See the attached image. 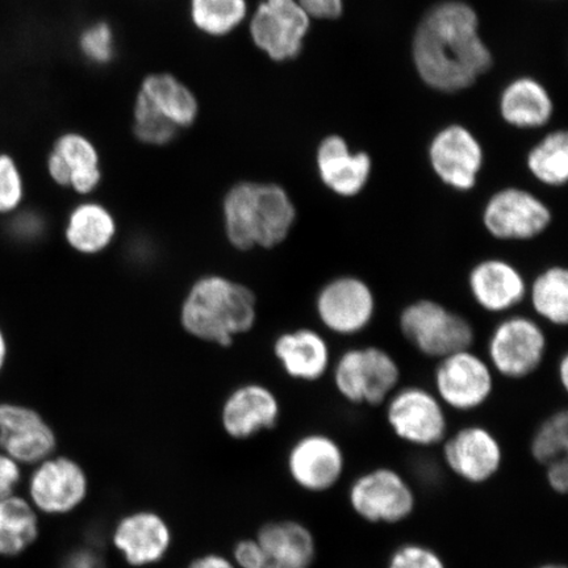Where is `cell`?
Returning a JSON list of instances; mask_svg holds the SVG:
<instances>
[{"mask_svg": "<svg viewBox=\"0 0 568 568\" xmlns=\"http://www.w3.org/2000/svg\"><path fill=\"white\" fill-rule=\"evenodd\" d=\"M418 73L433 89L471 87L493 65L478 33L477 13L462 2L439 3L426 13L414 41Z\"/></svg>", "mask_w": 568, "mask_h": 568, "instance_id": "6da1fadb", "label": "cell"}, {"mask_svg": "<svg viewBox=\"0 0 568 568\" xmlns=\"http://www.w3.org/2000/svg\"><path fill=\"white\" fill-rule=\"evenodd\" d=\"M223 220L226 240L237 251L274 248L290 237L297 210L281 184L245 181L225 194Z\"/></svg>", "mask_w": 568, "mask_h": 568, "instance_id": "7a4b0ae2", "label": "cell"}, {"mask_svg": "<svg viewBox=\"0 0 568 568\" xmlns=\"http://www.w3.org/2000/svg\"><path fill=\"white\" fill-rule=\"evenodd\" d=\"M255 320L257 300L253 291L222 275L199 278L181 308V324L189 335L224 347L252 331Z\"/></svg>", "mask_w": 568, "mask_h": 568, "instance_id": "3957f363", "label": "cell"}, {"mask_svg": "<svg viewBox=\"0 0 568 568\" xmlns=\"http://www.w3.org/2000/svg\"><path fill=\"white\" fill-rule=\"evenodd\" d=\"M331 373L339 396L354 406H382L399 388L402 379V368L394 355L375 345L341 353Z\"/></svg>", "mask_w": 568, "mask_h": 568, "instance_id": "277c9868", "label": "cell"}, {"mask_svg": "<svg viewBox=\"0 0 568 568\" xmlns=\"http://www.w3.org/2000/svg\"><path fill=\"white\" fill-rule=\"evenodd\" d=\"M399 328L418 353L437 361L471 349L477 338L470 320L435 300L407 304L400 312Z\"/></svg>", "mask_w": 568, "mask_h": 568, "instance_id": "5b68a950", "label": "cell"}, {"mask_svg": "<svg viewBox=\"0 0 568 568\" xmlns=\"http://www.w3.org/2000/svg\"><path fill=\"white\" fill-rule=\"evenodd\" d=\"M548 347V335L541 322L509 314L495 325L488 337L487 361L501 378L527 379L542 366Z\"/></svg>", "mask_w": 568, "mask_h": 568, "instance_id": "8992f818", "label": "cell"}, {"mask_svg": "<svg viewBox=\"0 0 568 568\" xmlns=\"http://www.w3.org/2000/svg\"><path fill=\"white\" fill-rule=\"evenodd\" d=\"M483 229L500 243H529L552 224L550 205L531 191L517 186L495 191L481 209Z\"/></svg>", "mask_w": 568, "mask_h": 568, "instance_id": "52a82bcc", "label": "cell"}, {"mask_svg": "<svg viewBox=\"0 0 568 568\" xmlns=\"http://www.w3.org/2000/svg\"><path fill=\"white\" fill-rule=\"evenodd\" d=\"M378 301L373 287L361 276L344 274L323 284L315 300L318 323L331 335H361L374 322Z\"/></svg>", "mask_w": 568, "mask_h": 568, "instance_id": "ba28073f", "label": "cell"}, {"mask_svg": "<svg viewBox=\"0 0 568 568\" xmlns=\"http://www.w3.org/2000/svg\"><path fill=\"white\" fill-rule=\"evenodd\" d=\"M27 491L28 501L39 515L68 516L87 503L89 474L74 458L53 454L33 466Z\"/></svg>", "mask_w": 568, "mask_h": 568, "instance_id": "9c48e42d", "label": "cell"}, {"mask_svg": "<svg viewBox=\"0 0 568 568\" xmlns=\"http://www.w3.org/2000/svg\"><path fill=\"white\" fill-rule=\"evenodd\" d=\"M496 374L487 358L471 349L438 359L433 386L446 409L473 412L491 399Z\"/></svg>", "mask_w": 568, "mask_h": 568, "instance_id": "30bf717a", "label": "cell"}, {"mask_svg": "<svg viewBox=\"0 0 568 568\" xmlns=\"http://www.w3.org/2000/svg\"><path fill=\"white\" fill-rule=\"evenodd\" d=\"M385 404L389 428L402 442L418 447L445 442L449 424L446 408L435 390L422 386L399 387Z\"/></svg>", "mask_w": 568, "mask_h": 568, "instance_id": "8fae6325", "label": "cell"}, {"mask_svg": "<svg viewBox=\"0 0 568 568\" xmlns=\"http://www.w3.org/2000/svg\"><path fill=\"white\" fill-rule=\"evenodd\" d=\"M349 503L367 523L399 524L415 513L416 495L400 473L378 467L353 480Z\"/></svg>", "mask_w": 568, "mask_h": 568, "instance_id": "7c38bea8", "label": "cell"}, {"mask_svg": "<svg viewBox=\"0 0 568 568\" xmlns=\"http://www.w3.org/2000/svg\"><path fill=\"white\" fill-rule=\"evenodd\" d=\"M310 30V16L297 0H262L251 21L254 44L274 61L295 59Z\"/></svg>", "mask_w": 568, "mask_h": 568, "instance_id": "4fadbf2b", "label": "cell"}, {"mask_svg": "<svg viewBox=\"0 0 568 568\" xmlns=\"http://www.w3.org/2000/svg\"><path fill=\"white\" fill-rule=\"evenodd\" d=\"M173 541V529L166 518L149 509L120 517L111 531L113 549L133 568L161 564L172 550Z\"/></svg>", "mask_w": 568, "mask_h": 568, "instance_id": "5bb4252c", "label": "cell"}, {"mask_svg": "<svg viewBox=\"0 0 568 568\" xmlns=\"http://www.w3.org/2000/svg\"><path fill=\"white\" fill-rule=\"evenodd\" d=\"M429 161L433 172L446 187L466 194L477 187L485 153L470 131L450 125L432 140Z\"/></svg>", "mask_w": 568, "mask_h": 568, "instance_id": "9a60e30c", "label": "cell"}, {"mask_svg": "<svg viewBox=\"0 0 568 568\" xmlns=\"http://www.w3.org/2000/svg\"><path fill=\"white\" fill-rule=\"evenodd\" d=\"M287 471L297 487L323 494L338 485L345 471L344 450L325 433H308L290 447Z\"/></svg>", "mask_w": 568, "mask_h": 568, "instance_id": "2e32d148", "label": "cell"}, {"mask_svg": "<svg viewBox=\"0 0 568 568\" xmlns=\"http://www.w3.org/2000/svg\"><path fill=\"white\" fill-rule=\"evenodd\" d=\"M55 432L38 410L0 403V450L17 464L34 466L53 456Z\"/></svg>", "mask_w": 568, "mask_h": 568, "instance_id": "e0dca14e", "label": "cell"}, {"mask_svg": "<svg viewBox=\"0 0 568 568\" xmlns=\"http://www.w3.org/2000/svg\"><path fill=\"white\" fill-rule=\"evenodd\" d=\"M471 300L491 315H509L527 301L528 281L514 262L489 257L475 264L467 275Z\"/></svg>", "mask_w": 568, "mask_h": 568, "instance_id": "ac0fdd59", "label": "cell"}, {"mask_svg": "<svg viewBox=\"0 0 568 568\" xmlns=\"http://www.w3.org/2000/svg\"><path fill=\"white\" fill-rule=\"evenodd\" d=\"M444 460L459 479L470 485H485L499 473L503 449L499 439L486 426L468 425L445 438Z\"/></svg>", "mask_w": 568, "mask_h": 568, "instance_id": "d6986e66", "label": "cell"}, {"mask_svg": "<svg viewBox=\"0 0 568 568\" xmlns=\"http://www.w3.org/2000/svg\"><path fill=\"white\" fill-rule=\"evenodd\" d=\"M280 417L281 403L273 390L258 383H248L226 397L220 422L226 436L245 442L275 428Z\"/></svg>", "mask_w": 568, "mask_h": 568, "instance_id": "ffe728a7", "label": "cell"}, {"mask_svg": "<svg viewBox=\"0 0 568 568\" xmlns=\"http://www.w3.org/2000/svg\"><path fill=\"white\" fill-rule=\"evenodd\" d=\"M320 181L333 195L354 199L364 193L373 173V161L365 152L353 153L339 136L325 138L317 148Z\"/></svg>", "mask_w": 568, "mask_h": 568, "instance_id": "44dd1931", "label": "cell"}, {"mask_svg": "<svg viewBox=\"0 0 568 568\" xmlns=\"http://www.w3.org/2000/svg\"><path fill=\"white\" fill-rule=\"evenodd\" d=\"M47 169L54 183L80 195L94 193L102 182L97 148L80 133H65L57 139Z\"/></svg>", "mask_w": 568, "mask_h": 568, "instance_id": "7402d4cb", "label": "cell"}, {"mask_svg": "<svg viewBox=\"0 0 568 568\" xmlns=\"http://www.w3.org/2000/svg\"><path fill=\"white\" fill-rule=\"evenodd\" d=\"M273 349L283 372L294 381H322L333 365L329 341L316 329L284 332L276 337Z\"/></svg>", "mask_w": 568, "mask_h": 568, "instance_id": "603a6c76", "label": "cell"}, {"mask_svg": "<svg viewBox=\"0 0 568 568\" xmlns=\"http://www.w3.org/2000/svg\"><path fill=\"white\" fill-rule=\"evenodd\" d=\"M255 538L265 551L266 568H311L315 564V537L302 523H267L262 525Z\"/></svg>", "mask_w": 568, "mask_h": 568, "instance_id": "cb8c5ba5", "label": "cell"}, {"mask_svg": "<svg viewBox=\"0 0 568 568\" xmlns=\"http://www.w3.org/2000/svg\"><path fill=\"white\" fill-rule=\"evenodd\" d=\"M136 103L178 130L193 125L199 113L193 92L172 74L146 77L141 84Z\"/></svg>", "mask_w": 568, "mask_h": 568, "instance_id": "d4e9b609", "label": "cell"}, {"mask_svg": "<svg viewBox=\"0 0 568 568\" xmlns=\"http://www.w3.org/2000/svg\"><path fill=\"white\" fill-rule=\"evenodd\" d=\"M116 232V220L109 209L101 203L83 202L70 212L65 239L77 253L95 255L113 243Z\"/></svg>", "mask_w": 568, "mask_h": 568, "instance_id": "484cf974", "label": "cell"}, {"mask_svg": "<svg viewBox=\"0 0 568 568\" xmlns=\"http://www.w3.org/2000/svg\"><path fill=\"white\" fill-rule=\"evenodd\" d=\"M39 536V514L28 499L17 495L0 499V557L21 556Z\"/></svg>", "mask_w": 568, "mask_h": 568, "instance_id": "4316f807", "label": "cell"}, {"mask_svg": "<svg viewBox=\"0 0 568 568\" xmlns=\"http://www.w3.org/2000/svg\"><path fill=\"white\" fill-rule=\"evenodd\" d=\"M527 301L538 322L552 326L568 323V270L551 265L528 282Z\"/></svg>", "mask_w": 568, "mask_h": 568, "instance_id": "83f0119b", "label": "cell"}, {"mask_svg": "<svg viewBox=\"0 0 568 568\" xmlns=\"http://www.w3.org/2000/svg\"><path fill=\"white\" fill-rule=\"evenodd\" d=\"M551 111L548 92L528 78L509 84L504 91L501 113L509 124L520 128L541 126L549 122Z\"/></svg>", "mask_w": 568, "mask_h": 568, "instance_id": "f1b7e54d", "label": "cell"}, {"mask_svg": "<svg viewBox=\"0 0 568 568\" xmlns=\"http://www.w3.org/2000/svg\"><path fill=\"white\" fill-rule=\"evenodd\" d=\"M527 165L546 187H564L568 181V136L564 131L548 134L528 154Z\"/></svg>", "mask_w": 568, "mask_h": 568, "instance_id": "f546056e", "label": "cell"}, {"mask_svg": "<svg viewBox=\"0 0 568 568\" xmlns=\"http://www.w3.org/2000/svg\"><path fill=\"white\" fill-rule=\"evenodd\" d=\"M246 0H191L190 16L199 31L209 36H225L243 23Z\"/></svg>", "mask_w": 568, "mask_h": 568, "instance_id": "4dcf8cb0", "label": "cell"}, {"mask_svg": "<svg viewBox=\"0 0 568 568\" xmlns=\"http://www.w3.org/2000/svg\"><path fill=\"white\" fill-rule=\"evenodd\" d=\"M568 449L567 412H554L538 425L530 442V453L538 464L548 466L551 462L566 457Z\"/></svg>", "mask_w": 568, "mask_h": 568, "instance_id": "1f68e13d", "label": "cell"}, {"mask_svg": "<svg viewBox=\"0 0 568 568\" xmlns=\"http://www.w3.org/2000/svg\"><path fill=\"white\" fill-rule=\"evenodd\" d=\"M80 48L82 54L90 62L104 65L115 57V33L109 23L98 21V23L84 28L80 36Z\"/></svg>", "mask_w": 568, "mask_h": 568, "instance_id": "d6a6232c", "label": "cell"}, {"mask_svg": "<svg viewBox=\"0 0 568 568\" xmlns=\"http://www.w3.org/2000/svg\"><path fill=\"white\" fill-rule=\"evenodd\" d=\"M134 124L133 130L136 138L148 145H166L172 142L178 131V128L166 122L159 116L153 115L145 106L136 103L134 104Z\"/></svg>", "mask_w": 568, "mask_h": 568, "instance_id": "836d02e7", "label": "cell"}, {"mask_svg": "<svg viewBox=\"0 0 568 568\" xmlns=\"http://www.w3.org/2000/svg\"><path fill=\"white\" fill-rule=\"evenodd\" d=\"M24 199V181L16 160L0 153V213L19 209Z\"/></svg>", "mask_w": 568, "mask_h": 568, "instance_id": "e575fe53", "label": "cell"}, {"mask_svg": "<svg viewBox=\"0 0 568 568\" xmlns=\"http://www.w3.org/2000/svg\"><path fill=\"white\" fill-rule=\"evenodd\" d=\"M387 568H446L439 554L422 544H406L390 554Z\"/></svg>", "mask_w": 568, "mask_h": 568, "instance_id": "d590c367", "label": "cell"}, {"mask_svg": "<svg viewBox=\"0 0 568 568\" xmlns=\"http://www.w3.org/2000/svg\"><path fill=\"white\" fill-rule=\"evenodd\" d=\"M232 562L236 568H266L267 559L257 538H244L233 546Z\"/></svg>", "mask_w": 568, "mask_h": 568, "instance_id": "8d00e7d4", "label": "cell"}, {"mask_svg": "<svg viewBox=\"0 0 568 568\" xmlns=\"http://www.w3.org/2000/svg\"><path fill=\"white\" fill-rule=\"evenodd\" d=\"M20 480V465L0 450V499L16 495Z\"/></svg>", "mask_w": 568, "mask_h": 568, "instance_id": "74e56055", "label": "cell"}, {"mask_svg": "<svg viewBox=\"0 0 568 568\" xmlns=\"http://www.w3.org/2000/svg\"><path fill=\"white\" fill-rule=\"evenodd\" d=\"M310 17L336 19L343 13V0H297Z\"/></svg>", "mask_w": 568, "mask_h": 568, "instance_id": "f35d334b", "label": "cell"}, {"mask_svg": "<svg viewBox=\"0 0 568 568\" xmlns=\"http://www.w3.org/2000/svg\"><path fill=\"white\" fill-rule=\"evenodd\" d=\"M61 568H102V560L94 549L77 548L63 558Z\"/></svg>", "mask_w": 568, "mask_h": 568, "instance_id": "ab89813d", "label": "cell"}, {"mask_svg": "<svg viewBox=\"0 0 568 568\" xmlns=\"http://www.w3.org/2000/svg\"><path fill=\"white\" fill-rule=\"evenodd\" d=\"M546 479L554 493L565 495L568 488V464L567 458H559L546 466Z\"/></svg>", "mask_w": 568, "mask_h": 568, "instance_id": "60d3db41", "label": "cell"}, {"mask_svg": "<svg viewBox=\"0 0 568 568\" xmlns=\"http://www.w3.org/2000/svg\"><path fill=\"white\" fill-rule=\"evenodd\" d=\"M186 568H236V566L223 554L205 552L191 560Z\"/></svg>", "mask_w": 568, "mask_h": 568, "instance_id": "b9f144b4", "label": "cell"}, {"mask_svg": "<svg viewBox=\"0 0 568 568\" xmlns=\"http://www.w3.org/2000/svg\"><path fill=\"white\" fill-rule=\"evenodd\" d=\"M13 222L16 223H13L12 232L16 233L20 239H33L36 234H39V232L31 230V226L32 229L41 230L40 220L32 215H20L13 220Z\"/></svg>", "mask_w": 568, "mask_h": 568, "instance_id": "7bdbcfd3", "label": "cell"}, {"mask_svg": "<svg viewBox=\"0 0 568 568\" xmlns=\"http://www.w3.org/2000/svg\"><path fill=\"white\" fill-rule=\"evenodd\" d=\"M558 379L560 386L566 390L568 388V355L564 354L558 362Z\"/></svg>", "mask_w": 568, "mask_h": 568, "instance_id": "ee69618b", "label": "cell"}, {"mask_svg": "<svg viewBox=\"0 0 568 568\" xmlns=\"http://www.w3.org/2000/svg\"><path fill=\"white\" fill-rule=\"evenodd\" d=\"M6 358H7V343H6L3 332H2V329H0V372H2Z\"/></svg>", "mask_w": 568, "mask_h": 568, "instance_id": "f6af8a7d", "label": "cell"}, {"mask_svg": "<svg viewBox=\"0 0 568 568\" xmlns=\"http://www.w3.org/2000/svg\"><path fill=\"white\" fill-rule=\"evenodd\" d=\"M538 568H566V567L565 566H560V565L549 564V565H544V566L538 567Z\"/></svg>", "mask_w": 568, "mask_h": 568, "instance_id": "bcb514c9", "label": "cell"}]
</instances>
